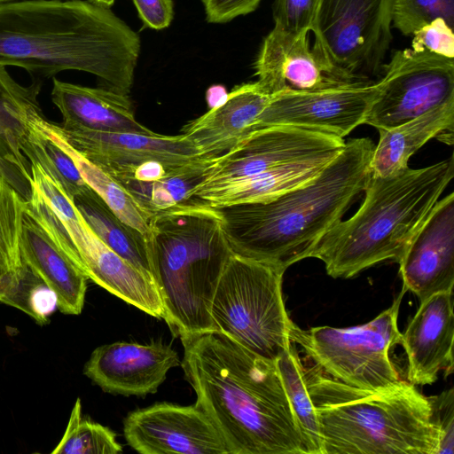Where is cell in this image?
<instances>
[{
  "label": "cell",
  "mask_w": 454,
  "mask_h": 454,
  "mask_svg": "<svg viewBox=\"0 0 454 454\" xmlns=\"http://www.w3.org/2000/svg\"><path fill=\"white\" fill-rule=\"evenodd\" d=\"M200 407L230 454H306L276 361L212 330L180 337Z\"/></svg>",
  "instance_id": "1"
},
{
  "label": "cell",
  "mask_w": 454,
  "mask_h": 454,
  "mask_svg": "<svg viewBox=\"0 0 454 454\" xmlns=\"http://www.w3.org/2000/svg\"><path fill=\"white\" fill-rule=\"evenodd\" d=\"M139 53V35L90 0L0 4V66L24 68L33 79L82 71L100 87L129 95Z\"/></svg>",
  "instance_id": "2"
},
{
  "label": "cell",
  "mask_w": 454,
  "mask_h": 454,
  "mask_svg": "<svg viewBox=\"0 0 454 454\" xmlns=\"http://www.w3.org/2000/svg\"><path fill=\"white\" fill-rule=\"evenodd\" d=\"M374 146L350 139L309 183L267 201L216 208L231 251L284 271L310 257L364 191Z\"/></svg>",
  "instance_id": "3"
},
{
  "label": "cell",
  "mask_w": 454,
  "mask_h": 454,
  "mask_svg": "<svg viewBox=\"0 0 454 454\" xmlns=\"http://www.w3.org/2000/svg\"><path fill=\"white\" fill-rule=\"evenodd\" d=\"M454 176L451 155L391 176H370L364 200L348 219L318 241L310 257L334 278H349L380 262L401 258Z\"/></svg>",
  "instance_id": "4"
},
{
  "label": "cell",
  "mask_w": 454,
  "mask_h": 454,
  "mask_svg": "<svg viewBox=\"0 0 454 454\" xmlns=\"http://www.w3.org/2000/svg\"><path fill=\"white\" fill-rule=\"evenodd\" d=\"M316 411L322 454H436L438 433L428 396L403 380L372 392L304 366Z\"/></svg>",
  "instance_id": "5"
},
{
  "label": "cell",
  "mask_w": 454,
  "mask_h": 454,
  "mask_svg": "<svg viewBox=\"0 0 454 454\" xmlns=\"http://www.w3.org/2000/svg\"><path fill=\"white\" fill-rule=\"evenodd\" d=\"M231 252L215 207L192 199L154 215L153 279L175 336L215 330L211 302Z\"/></svg>",
  "instance_id": "6"
},
{
  "label": "cell",
  "mask_w": 454,
  "mask_h": 454,
  "mask_svg": "<svg viewBox=\"0 0 454 454\" xmlns=\"http://www.w3.org/2000/svg\"><path fill=\"white\" fill-rule=\"evenodd\" d=\"M285 271L231 252L210 307L215 330L276 361L292 340L282 293Z\"/></svg>",
  "instance_id": "7"
},
{
  "label": "cell",
  "mask_w": 454,
  "mask_h": 454,
  "mask_svg": "<svg viewBox=\"0 0 454 454\" xmlns=\"http://www.w3.org/2000/svg\"><path fill=\"white\" fill-rule=\"evenodd\" d=\"M405 290L372 321L356 326H317L301 329L293 323L290 340L328 376L372 392L401 385L389 351L400 344L397 318Z\"/></svg>",
  "instance_id": "8"
},
{
  "label": "cell",
  "mask_w": 454,
  "mask_h": 454,
  "mask_svg": "<svg viewBox=\"0 0 454 454\" xmlns=\"http://www.w3.org/2000/svg\"><path fill=\"white\" fill-rule=\"evenodd\" d=\"M392 7L393 0H319L313 46L345 75L370 81L392 41Z\"/></svg>",
  "instance_id": "9"
},
{
  "label": "cell",
  "mask_w": 454,
  "mask_h": 454,
  "mask_svg": "<svg viewBox=\"0 0 454 454\" xmlns=\"http://www.w3.org/2000/svg\"><path fill=\"white\" fill-rule=\"evenodd\" d=\"M378 83L364 123L388 129L454 100V59L411 48L396 51Z\"/></svg>",
  "instance_id": "10"
},
{
  "label": "cell",
  "mask_w": 454,
  "mask_h": 454,
  "mask_svg": "<svg viewBox=\"0 0 454 454\" xmlns=\"http://www.w3.org/2000/svg\"><path fill=\"white\" fill-rule=\"evenodd\" d=\"M44 196L67 231L75 257L89 279L140 310L162 318L163 303L154 279L96 235L61 185L49 186Z\"/></svg>",
  "instance_id": "11"
},
{
  "label": "cell",
  "mask_w": 454,
  "mask_h": 454,
  "mask_svg": "<svg viewBox=\"0 0 454 454\" xmlns=\"http://www.w3.org/2000/svg\"><path fill=\"white\" fill-rule=\"evenodd\" d=\"M341 137L301 128L274 125L258 129L216 155L191 199L296 160L329 151L340 152Z\"/></svg>",
  "instance_id": "12"
},
{
  "label": "cell",
  "mask_w": 454,
  "mask_h": 454,
  "mask_svg": "<svg viewBox=\"0 0 454 454\" xmlns=\"http://www.w3.org/2000/svg\"><path fill=\"white\" fill-rule=\"evenodd\" d=\"M51 123L75 151L111 176L128 173L150 161L183 169L213 158L202 155L182 133L176 136L107 133Z\"/></svg>",
  "instance_id": "13"
},
{
  "label": "cell",
  "mask_w": 454,
  "mask_h": 454,
  "mask_svg": "<svg viewBox=\"0 0 454 454\" xmlns=\"http://www.w3.org/2000/svg\"><path fill=\"white\" fill-rule=\"evenodd\" d=\"M378 90V82L370 80L320 90L282 91L271 96L261 129L287 125L343 138L364 123Z\"/></svg>",
  "instance_id": "14"
},
{
  "label": "cell",
  "mask_w": 454,
  "mask_h": 454,
  "mask_svg": "<svg viewBox=\"0 0 454 454\" xmlns=\"http://www.w3.org/2000/svg\"><path fill=\"white\" fill-rule=\"evenodd\" d=\"M128 444L142 454H230L207 415L195 403H157L123 420Z\"/></svg>",
  "instance_id": "15"
},
{
  "label": "cell",
  "mask_w": 454,
  "mask_h": 454,
  "mask_svg": "<svg viewBox=\"0 0 454 454\" xmlns=\"http://www.w3.org/2000/svg\"><path fill=\"white\" fill-rule=\"evenodd\" d=\"M257 83L272 96L313 91L356 82L335 68L319 49L310 48L309 33L294 34L274 26L264 38L254 62Z\"/></svg>",
  "instance_id": "16"
},
{
  "label": "cell",
  "mask_w": 454,
  "mask_h": 454,
  "mask_svg": "<svg viewBox=\"0 0 454 454\" xmlns=\"http://www.w3.org/2000/svg\"><path fill=\"white\" fill-rule=\"evenodd\" d=\"M397 262L403 288L420 302L434 294L453 291V192L435 203Z\"/></svg>",
  "instance_id": "17"
},
{
  "label": "cell",
  "mask_w": 454,
  "mask_h": 454,
  "mask_svg": "<svg viewBox=\"0 0 454 454\" xmlns=\"http://www.w3.org/2000/svg\"><path fill=\"white\" fill-rule=\"evenodd\" d=\"M179 364L169 345L118 341L95 348L83 373L106 393L145 396L155 393L168 371Z\"/></svg>",
  "instance_id": "18"
},
{
  "label": "cell",
  "mask_w": 454,
  "mask_h": 454,
  "mask_svg": "<svg viewBox=\"0 0 454 454\" xmlns=\"http://www.w3.org/2000/svg\"><path fill=\"white\" fill-rule=\"evenodd\" d=\"M453 291L437 293L420 302L400 344L407 360V381L415 386L434 383L438 374L453 372Z\"/></svg>",
  "instance_id": "19"
},
{
  "label": "cell",
  "mask_w": 454,
  "mask_h": 454,
  "mask_svg": "<svg viewBox=\"0 0 454 454\" xmlns=\"http://www.w3.org/2000/svg\"><path fill=\"white\" fill-rule=\"evenodd\" d=\"M270 98L257 82L236 86L222 104L187 122L182 134L202 155H219L261 129L262 115Z\"/></svg>",
  "instance_id": "20"
},
{
  "label": "cell",
  "mask_w": 454,
  "mask_h": 454,
  "mask_svg": "<svg viewBox=\"0 0 454 454\" xmlns=\"http://www.w3.org/2000/svg\"><path fill=\"white\" fill-rule=\"evenodd\" d=\"M51 97L62 114V127L107 133L156 134L136 120L129 95L54 78Z\"/></svg>",
  "instance_id": "21"
},
{
  "label": "cell",
  "mask_w": 454,
  "mask_h": 454,
  "mask_svg": "<svg viewBox=\"0 0 454 454\" xmlns=\"http://www.w3.org/2000/svg\"><path fill=\"white\" fill-rule=\"evenodd\" d=\"M42 80L33 79L28 86L17 82L0 66V170L28 200L32 179L30 163L22 152L28 134L30 117L42 111L38 95Z\"/></svg>",
  "instance_id": "22"
},
{
  "label": "cell",
  "mask_w": 454,
  "mask_h": 454,
  "mask_svg": "<svg viewBox=\"0 0 454 454\" xmlns=\"http://www.w3.org/2000/svg\"><path fill=\"white\" fill-rule=\"evenodd\" d=\"M23 259L48 285L63 314H81L89 279L83 270L59 247L27 207L22 231Z\"/></svg>",
  "instance_id": "23"
},
{
  "label": "cell",
  "mask_w": 454,
  "mask_h": 454,
  "mask_svg": "<svg viewBox=\"0 0 454 454\" xmlns=\"http://www.w3.org/2000/svg\"><path fill=\"white\" fill-rule=\"evenodd\" d=\"M340 152L329 151L290 161L194 200L215 208L267 201L317 177Z\"/></svg>",
  "instance_id": "24"
},
{
  "label": "cell",
  "mask_w": 454,
  "mask_h": 454,
  "mask_svg": "<svg viewBox=\"0 0 454 454\" xmlns=\"http://www.w3.org/2000/svg\"><path fill=\"white\" fill-rule=\"evenodd\" d=\"M454 100L398 126L379 130L370 168L374 176H391L408 168V160L431 138L446 131L452 132Z\"/></svg>",
  "instance_id": "25"
},
{
  "label": "cell",
  "mask_w": 454,
  "mask_h": 454,
  "mask_svg": "<svg viewBox=\"0 0 454 454\" xmlns=\"http://www.w3.org/2000/svg\"><path fill=\"white\" fill-rule=\"evenodd\" d=\"M73 200L89 226L108 247L153 278V239L123 223L91 188Z\"/></svg>",
  "instance_id": "26"
},
{
  "label": "cell",
  "mask_w": 454,
  "mask_h": 454,
  "mask_svg": "<svg viewBox=\"0 0 454 454\" xmlns=\"http://www.w3.org/2000/svg\"><path fill=\"white\" fill-rule=\"evenodd\" d=\"M35 124L57 142L72 158L86 184L107 204L123 223L153 239L154 215L141 207L134 198L111 176L85 159L67 144L53 129L43 112L34 117Z\"/></svg>",
  "instance_id": "27"
},
{
  "label": "cell",
  "mask_w": 454,
  "mask_h": 454,
  "mask_svg": "<svg viewBox=\"0 0 454 454\" xmlns=\"http://www.w3.org/2000/svg\"><path fill=\"white\" fill-rule=\"evenodd\" d=\"M27 204L0 170V299L16 287L27 268L21 247Z\"/></svg>",
  "instance_id": "28"
},
{
  "label": "cell",
  "mask_w": 454,
  "mask_h": 454,
  "mask_svg": "<svg viewBox=\"0 0 454 454\" xmlns=\"http://www.w3.org/2000/svg\"><path fill=\"white\" fill-rule=\"evenodd\" d=\"M289 403L300 429L306 454H322L319 425L304 377V366L291 342L276 360Z\"/></svg>",
  "instance_id": "29"
},
{
  "label": "cell",
  "mask_w": 454,
  "mask_h": 454,
  "mask_svg": "<svg viewBox=\"0 0 454 454\" xmlns=\"http://www.w3.org/2000/svg\"><path fill=\"white\" fill-rule=\"evenodd\" d=\"M213 158L181 173L156 181L142 182L130 178L115 180L141 207L154 215L191 200L192 191L203 179Z\"/></svg>",
  "instance_id": "30"
},
{
  "label": "cell",
  "mask_w": 454,
  "mask_h": 454,
  "mask_svg": "<svg viewBox=\"0 0 454 454\" xmlns=\"http://www.w3.org/2000/svg\"><path fill=\"white\" fill-rule=\"evenodd\" d=\"M122 446L109 427L82 415L81 399L77 398L60 442L53 454H118Z\"/></svg>",
  "instance_id": "31"
},
{
  "label": "cell",
  "mask_w": 454,
  "mask_h": 454,
  "mask_svg": "<svg viewBox=\"0 0 454 454\" xmlns=\"http://www.w3.org/2000/svg\"><path fill=\"white\" fill-rule=\"evenodd\" d=\"M0 302L21 309L39 325L47 324L58 308L54 292L27 264L16 287Z\"/></svg>",
  "instance_id": "32"
},
{
  "label": "cell",
  "mask_w": 454,
  "mask_h": 454,
  "mask_svg": "<svg viewBox=\"0 0 454 454\" xmlns=\"http://www.w3.org/2000/svg\"><path fill=\"white\" fill-rule=\"evenodd\" d=\"M435 19L454 28V0H393L392 23L404 35Z\"/></svg>",
  "instance_id": "33"
},
{
  "label": "cell",
  "mask_w": 454,
  "mask_h": 454,
  "mask_svg": "<svg viewBox=\"0 0 454 454\" xmlns=\"http://www.w3.org/2000/svg\"><path fill=\"white\" fill-rule=\"evenodd\" d=\"M319 0H275V27L300 34L311 30Z\"/></svg>",
  "instance_id": "34"
},
{
  "label": "cell",
  "mask_w": 454,
  "mask_h": 454,
  "mask_svg": "<svg viewBox=\"0 0 454 454\" xmlns=\"http://www.w3.org/2000/svg\"><path fill=\"white\" fill-rule=\"evenodd\" d=\"M430 419L438 433L436 454L454 453V390L453 387L428 396Z\"/></svg>",
  "instance_id": "35"
},
{
  "label": "cell",
  "mask_w": 454,
  "mask_h": 454,
  "mask_svg": "<svg viewBox=\"0 0 454 454\" xmlns=\"http://www.w3.org/2000/svg\"><path fill=\"white\" fill-rule=\"evenodd\" d=\"M411 49L427 51L446 58L454 59V33L444 20L435 19L413 34Z\"/></svg>",
  "instance_id": "36"
},
{
  "label": "cell",
  "mask_w": 454,
  "mask_h": 454,
  "mask_svg": "<svg viewBox=\"0 0 454 454\" xmlns=\"http://www.w3.org/2000/svg\"><path fill=\"white\" fill-rule=\"evenodd\" d=\"M209 23H226L253 12L261 0H201Z\"/></svg>",
  "instance_id": "37"
},
{
  "label": "cell",
  "mask_w": 454,
  "mask_h": 454,
  "mask_svg": "<svg viewBox=\"0 0 454 454\" xmlns=\"http://www.w3.org/2000/svg\"><path fill=\"white\" fill-rule=\"evenodd\" d=\"M145 27L160 30L169 26L174 16L172 0H133Z\"/></svg>",
  "instance_id": "38"
},
{
  "label": "cell",
  "mask_w": 454,
  "mask_h": 454,
  "mask_svg": "<svg viewBox=\"0 0 454 454\" xmlns=\"http://www.w3.org/2000/svg\"><path fill=\"white\" fill-rule=\"evenodd\" d=\"M227 94L223 86L215 85L207 90V99L208 103H213L211 107H214L222 104L225 100Z\"/></svg>",
  "instance_id": "39"
},
{
  "label": "cell",
  "mask_w": 454,
  "mask_h": 454,
  "mask_svg": "<svg viewBox=\"0 0 454 454\" xmlns=\"http://www.w3.org/2000/svg\"><path fill=\"white\" fill-rule=\"evenodd\" d=\"M97 4H99V5H103V6H106V7H110L114 0H90Z\"/></svg>",
  "instance_id": "40"
},
{
  "label": "cell",
  "mask_w": 454,
  "mask_h": 454,
  "mask_svg": "<svg viewBox=\"0 0 454 454\" xmlns=\"http://www.w3.org/2000/svg\"><path fill=\"white\" fill-rule=\"evenodd\" d=\"M17 1H21V0H0V4H4L17 2Z\"/></svg>",
  "instance_id": "41"
}]
</instances>
